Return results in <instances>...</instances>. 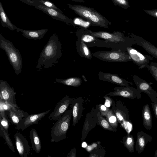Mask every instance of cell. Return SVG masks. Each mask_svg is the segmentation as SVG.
<instances>
[{"mask_svg": "<svg viewBox=\"0 0 157 157\" xmlns=\"http://www.w3.org/2000/svg\"><path fill=\"white\" fill-rule=\"evenodd\" d=\"M88 30L96 37L95 42L89 47L94 46L127 50V47L136 45L135 41L130 36H125L123 33L120 32L110 33L101 31L94 32L89 29Z\"/></svg>", "mask_w": 157, "mask_h": 157, "instance_id": "6da1fadb", "label": "cell"}, {"mask_svg": "<svg viewBox=\"0 0 157 157\" xmlns=\"http://www.w3.org/2000/svg\"><path fill=\"white\" fill-rule=\"evenodd\" d=\"M62 51V44L57 36L52 35L40 55L36 68L40 70L52 67L61 57Z\"/></svg>", "mask_w": 157, "mask_h": 157, "instance_id": "7a4b0ae2", "label": "cell"}, {"mask_svg": "<svg viewBox=\"0 0 157 157\" xmlns=\"http://www.w3.org/2000/svg\"><path fill=\"white\" fill-rule=\"evenodd\" d=\"M69 7L81 17L90 23L91 25L108 28L111 23L94 8L81 5L68 4Z\"/></svg>", "mask_w": 157, "mask_h": 157, "instance_id": "3957f363", "label": "cell"}, {"mask_svg": "<svg viewBox=\"0 0 157 157\" xmlns=\"http://www.w3.org/2000/svg\"><path fill=\"white\" fill-rule=\"evenodd\" d=\"M0 48L4 50L17 75H19L22 71L23 61L19 50L16 49L13 43L5 39L0 34Z\"/></svg>", "mask_w": 157, "mask_h": 157, "instance_id": "277c9868", "label": "cell"}, {"mask_svg": "<svg viewBox=\"0 0 157 157\" xmlns=\"http://www.w3.org/2000/svg\"><path fill=\"white\" fill-rule=\"evenodd\" d=\"M72 116V111L68 109L57 120L51 128V142L57 143L67 138Z\"/></svg>", "mask_w": 157, "mask_h": 157, "instance_id": "5b68a950", "label": "cell"}, {"mask_svg": "<svg viewBox=\"0 0 157 157\" xmlns=\"http://www.w3.org/2000/svg\"><path fill=\"white\" fill-rule=\"evenodd\" d=\"M93 56L102 61L108 62L120 63L132 61L127 51L125 50L113 49L109 51H97L93 54Z\"/></svg>", "mask_w": 157, "mask_h": 157, "instance_id": "8992f818", "label": "cell"}, {"mask_svg": "<svg viewBox=\"0 0 157 157\" xmlns=\"http://www.w3.org/2000/svg\"><path fill=\"white\" fill-rule=\"evenodd\" d=\"M114 91L109 93L108 95L111 96H120L135 99L141 98V92L137 89L132 86H121L116 87Z\"/></svg>", "mask_w": 157, "mask_h": 157, "instance_id": "52a82bcc", "label": "cell"}, {"mask_svg": "<svg viewBox=\"0 0 157 157\" xmlns=\"http://www.w3.org/2000/svg\"><path fill=\"white\" fill-rule=\"evenodd\" d=\"M126 49L132 61L138 66L139 69L147 67L153 60L152 57L142 54L132 47H127Z\"/></svg>", "mask_w": 157, "mask_h": 157, "instance_id": "ba28073f", "label": "cell"}, {"mask_svg": "<svg viewBox=\"0 0 157 157\" xmlns=\"http://www.w3.org/2000/svg\"><path fill=\"white\" fill-rule=\"evenodd\" d=\"M0 98L14 107H18L16 102V93L5 80H0Z\"/></svg>", "mask_w": 157, "mask_h": 157, "instance_id": "9c48e42d", "label": "cell"}, {"mask_svg": "<svg viewBox=\"0 0 157 157\" xmlns=\"http://www.w3.org/2000/svg\"><path fill=\"white\" fill-rule=\"evenodd\" d=\"M133 79L140 92L147 94L152 102L157 101V92L152 88L149 83L136 75L133 76Z\"/></svg>", "mask_w": 157, "mask_h": 157, "instance_id": "30bf717a", "label": "cell"}, {"mask_svg": "<svg viewBox=\"0 0 157 157\" xmlns=\"http://www.w3.org/2000/svg\"><path fill=\"white\" fill-rule=\"evenodd\" d=\"M51 110L50 109L45 112L35 114H28L16 125V128L17 130L21 129L22 131H23L29 127L37 124L40 121L49 113Z\"/></svg>", "mask_w": 157, "mask_h": 157, "instance_id": "8fae6325", "label": "cell"}, {"mask_svg": "<svg viewBox=\"0 0 157 157\" xmlns=\"http://www.w3.org/2000/svg\"><path fill=\"white\" fill-rule=\"evenodd\" d=\"M72 99L66 95L56 105L54 110L48 117L51 121H57L61 117L70 105Z\"/></svg>", "mask_w": 157, "mask_h": 157, "instance_id": "7c38bea8", "label": "cell"}, {"mask_svg": "<svg viewBox=\"0 0 157 157\" xmlns=\"http://www.w3.org/2000/svg\"><path fill=\"white\" fill-rule=\"evenodd\" d=\"M35 5L34 6L36 8L42 11L54 19L65 22L67 24H71L74 27L76 26V25L74 23L73 20L64 15L62 13L54 9L42 5Z\"/></svg>", "mask_w": 157, "mask_h": 157, "instance_id": "4fadbf2b", "label": "cell"}, {"mask_svg": "<svg viewBox=\"0 0 157 157\" xmlns=\"http://www.w3.org/2000/svg\"><path fill=\"white\" fill-rule=\"evenodd\" d=\"M16 148L21 157H28L30 152L31 147L27 140L20 132H17L14 135Z\"/></svg>", "mask_w": 157, "mask_h": 157, "instance_id": "5bb4252c", "label": "cell"}, {"mask_svg": "<svg viewBox=\"0 0 157 157\" xmlns=\"http://www.w3.org/2000/svg\"><path fill=\"white\" fill-rule=\"evenodd\" d=\"M130 36L134 40L136 45L143 48L148 53L157 59V47L142 37L131 33Z\"/></svg>", "mask_w": 157, "mask_h": 157, "instance_id": "9a60e30c", "label": "cell"}, {"mask_svg": "<svg viewBox=\"0 0 157 157\" xmlns=\"http://www.w3.org/2000/svg\"><path fill=\"white\" fill-rule=\"evenodd\" d=\"M98 78L100 80L116 84L121 86H128L129 82L118 75L101 71L99 72Z\"/></svg>", "mask_w": 157, "mask_h": 157, "instance_id": "2e32d148", "label": "cell"}, {"mask_svg": "<svg viewBox=\"0 0 157 157\" xmlns=\"http://www.w3.org/2000/svg\"><path fill=\"white\" fill-rule=\"evenodd\" d=\"M83 100L81 97L72 99L70 105L72 108L73 126L75 125L81 118L83 110Z\"/></svg>", "mask_w": 157, "mask_h": 157, "instance_id": "e0dca14e", "label": "cell"}, {"mask_svg": "<svg viewBox=\"0 0 157 157\" xmlns=\"http://www.w3.org/2000/svg\"><path fill=\"white\" fill-rule=\"evenodd\" d=\"M151 136L142 130L138 132L136 138L135 148L139 154H140L144 150L147 144L152 140Z\"/></svg>", "mask_w": 157, "mask_h": 157, "instance_id": "ac0fdd59", "label": "cell"}, {"mask_svg": "<svg viewBox=\"0 0 157 157\" xmlns=\"http://www.w3.org/2000/svg\"><path fill=\"white\" fill-rule=\"evenodd\" d=\"M17 32H21L22 34L26 38L33 40H40L44 36L48 31L47 29L36 30H30L23 29L17 28Z\"/></svg>", "mask_w": 157, "mask_h": 157, "instance_id": "d6986e66", "label": "cell"}, {"mask_svg": "<svg viewBox=\"0 0 157 157\" xmlns=\"http://www.w3.org/2000/svg\"><path fill=\"white\" fill-rule=\"evenodd\" d=\"M8 111L13 122L17 125L22 119L29 113L21 110L19 107H15L10 105Z\"/></svg>", "mask_w": 157, "mask_h": 157, "instance_id": "ffe728a7", "label": "cell"}, {"mask_svg": "<svg viewBox=\"0 0 157 157\" xmlns=\"http://www.w3.org/2000/svg\"><path fill=\"white\" fill-rule=\"evenodd\" d=\"M78 39L85 42L88 47L94 43L96 40V37L91 34L86 28L82 27L76 32Z\"/></svg>", "mask_w": 157, "mask_h": 157, "instance_id": "44dd1931", "label": "cell"}, {"mask_svg": "<svg viewBox=\"0 0 157 157\" xmlns=\"http://www.w3.org/2000/svg\"><path fill=\"white\" fill-rule=\"evenodd\" d=\"M142 114L143 124L144 128L148 130H151L152 126V117L148 104H146L143 106Z\"/></svg>", "mask_w": 157, "mask_h": 157, "instance_id": "7402d4cb", "label": "cell"}, {"mask_svg": "<svg viewBox=\"0 0 157 157\" xmlns=\"http://www.w3.org/2000/svg\"><path fill=\"white\" fill-rule=\"evenodd\" d=\"M76 45L77 52L81 57L89 59H91L92 58L93 55L85 42L78 39Z\"/></svg>", "mask_w": 157, "mask_h": 157, "instance_id": "603a6c76", "label": "cell"}, {"mask_svg": "<svg viewBox=\"0 0 157 157\" xmlns=\"http://www.w3.org/2000/svg\"><path fill=\"white\" fill-rule=\"evenodd\" d=\"M32 148L37 154L39 153L42 146L40 137L35 129L32 128L29 133Z\"/></svg>", "mask_w": 157, "mask_h": 157, "instance_id": "cb8c5ba5", "label": "cell"}, {"mask_svg": "<svg viewBox=\"0 0 157 157\" xmlns=\"http://www.w3.org/2000/svg\"><path fill=\"white\" fill-rule=\"evenodd\" d=\"M0 22L2 25L8 28L12 31L17 29V28L10 21L7 16L0 1Z\"/></svg>", "mask_w": 157, "mask_h": 157, "instance_id": "d4e9b609", "label": "cell"}, {"mask_svg": "<svg viewBox=\"0 0 157 157\" xmlns=\"http://www.w3.org/2000/svg\"><path fill=\"white\" fill-rule=\"evenodd\" d=\"M115 114L118 121L122 124L124 121L129 120V115L127 109L123 106L121 108L114 109Z\"/></svg>", "mask_w": 157, "mask_h": 157, "instance_id": "484cf974", "label": "cell"}, {"mask_svg": "<svg viewBox=\"0 0 157 157\" xmlns=\"http://www.w3.org/2000/svg\"><path fill=\"white\" fill-rule=\"evenodd\" d=\"M55 81L64 85L74 87L80 86L82 82L81 79L79 77H72L64 79L56 78Z\"/></svg>", "mask_w": 157, "mask_h": 157, "instance_id": "4316f807", "label": "cell"}, {"mask_svg": "<svg viewBox=\"0 0 157 157\" xmlns=\"http://www.w3.org/2000/svg\"><path fill=\"white\" fill-rule=\"evenodd\" d=\"M124 145L128 151L131 153L134 152L135 148V140L133 136L128 134L124 136L122 139Z\"/></svg>", "mask_w": 157, "mask_h": 157, "instance_id": "83f0119b", "label": "cell"}, {"mask_svg": "<svg viewBox=\"0 0 157 157\" xmlns=\"http://www.w3.org/2000/svg\"><path fill=\"white\" fill-rule=\"evenodd\" d=\"M0 136L3 138L11 151L13 152H15L13 144L10 137V134L8 132L6 131L1 125H0Z\"/></svg>", "mask_w": 157, "mask_h": 157, "instance_id": "f1b7e54d", "label": "cell"}, {"mask_svg": "<svg viewBox=\"0 0 157 157\" xmlns=\"http://www.w3.org/2000/svg\"><path fill=\"white\" fill-rule=\"evenodd\" d=\"M105 117L114 131H116L118 125V122L117 119L115 114L112 110L109 109Z\"/></svg>", "mask_w": 157, "mask_h": 157, "instance_id": "f546056e", "label": "cell"}, {"mask_svg": "<svg viewBox=\"0 0 157 157\" xmlns=\"http://www.w3.org/2000/svg\"><path fill=\"white\" fill-rule=\"evenodd\" d=\"M31 1L33 3L37 4H36L42 5L47 7L54 9L63 13L62 11L60 9L52 2L48 0H33Z\"/></svg>", "mask_w": 157, "mask_h": 157, "instance_id": "4dcf8cb0", "label": "cell"}, {"mask_svg": "<svg viewBox=\"0 0 157 157\" xmlns=\"http://www.w3.org/2000/svg\"><path fill=\"white\" fill-rule=\"evenodd\" d=\"M147 68L153 77L157 82V63L151 62L147 66Z\"/></svg>", "mask_w": 157, "mask_h": 157, "instance_id": "1f68e13d", "label": "cell"}, {"mask_svg": "<svg viewBox=\"0 0 157 157\" xmlns=\"http://www.w3.org/2000/svg\"><path fill=\"white\" fill-rule=\"evenodd\" d=\"M98 119L100 125L103 128L108 130L114 131L107 120L104 118L102 116H100Z\"/></svg>", "mask_w": 157, "mask_h": 157, "instance_id": "d6a6232c", "label": "cell"}, {"mask_svg": "<svg viewBox=\"0 0 157 157\" xmlns=\"http://www.w3.org/2000/svg\"><path fill=\"white\" fill-rule=\"evenodd\" d=\"M115 6H119L125 9L130 6L128 0H111Z\"/></svg>", "mask_w": 157, "mask_h": 157, "instance_id": "836d02e7", "label": "cell"}, {"mask_svg": "<svg viewBox=\"0 0 157 157\" xmlns=\"http://www.w3.org/2000/svg\"><path fill=\"white\" fill-rule=\"evenodd\" d=\"M0 120L1 125L6 131L8 132L9 124L8 121L6 118L5 113L0 114Z\"/></svg>", "mask_w": 157, "mask_h": 157, "instance_id": "e575fe53", "label": "cell"}, {"mask_svg": "<svg viewBox=\"0 0 157 157\" xmlns=\"http://www.w3.org/2000/svg\"><path fill=\"white\" fill-rule=\"evenodd\" d=\"M10 104L6 102L0 98V114L5 113V111H7L10 108Z\"/></svg>", "mask_w": 157, "mask_h": 157, "instance_id": "d590c367", "label": "cell"}, {"mask_svg": "<svg viewBox=\"0 0 157 157\" xmlns=\"http://www.w3.org/2000/svg\"><path fill=\"white\" fill-rule=\"evenodd\" d=\"M98 109L102 116L105 117L109 110V109L108 107L106 106L105 105L102 104L99 105Z\"/></svg>", "mask_w": 157, "mask_h": 157, "instance_id": "8d00e7d4", "label": "cell"}, {"mask_svg": "<svg viewBox=\"0 0 157 157\" xmlns=\"http://www.w3.org/2000/svg\"><path fill=\"white\" fill-rule=\"evenodd\" d=\"M144 11L152 17L157 18V9L155 10H145Z\"/></svg>", "mask_w": 157, "mask_h": 157, "instance_id": "74e56055", "label": "cell"}, {"mask_svg": "<svg viewBox=\"0 0 157 157\" xmlns=\"http://www.w3.org/2000/svg\"><path fill=\"white\" fill-rule=\"evenodd\" d=\"M104 98L105 99V105L107 107L109 108L112 104V101L111 98L107 96H105Z\"/></svg>", "mask_w": 157, "mask_h": 157, "instance_id": "f35d334b", "label": "cell"}, {"mask_svg": "<svg viewBox=\"0 0 157 157\" xmlns=\"http://www.w3.org/2000/svg\"><path fill=\"white\" fill-rule=\"evenodd\" d=\"M152 107L153 108L155 116L157 119V101L155 102H152Z\"/></svg>", "mask_w": 157, "mask_h": 157, "instance_id": "ab89813d", "label": "cell"}, {"mask_svg": "<svg viewBox=\"0 0 157 157\" xmlns=\"http://www.w3.org/2000/svg\"><path fill=\"white\" fill-rule=\"evenodd\" d=\"M97 146V144L95 143H94L92 145L86 147V149L88 151H90L92 150L94 147Z\"/></svg>", "mask_w": 157, "mask_h": 157, "instance_id": "60d3db41", "label": "cell"}, {"mask_svg": "<svg viewBox=\"0 0 157 157\" xmlns=\"http://www.w3.org/2000/svg\"><path fill=\"white\" fill-rule=\"evenodd\" d=\"M72 1H73L76 2H80L82 3H84L85 1L84 0H70Z\"/></svg>", "mask_w": 157, "mask_h": 157, "instance_id": "b9f144b4", "label": "cell"}, {"mask_svg": "<svg viewBox=\"0 0 157 157\" xmlns=\"http://www.w3.org/2000/svg\"><path fill=\"white\" fill-rule=\"evenodd\" d=\"M82 147L86 148L87 146V144L86 142H83L82 144Z\"/></svg>", "mask_w": 157, "mask_h": 157, "instance_id": "7bdbcfd3", "label": "cell"}, {"mask_svg": "<svg viewBox=\"0 0 157 157\" xmlns=\"http://www.w3.org/2000/svg\"><path fill=\"white\" fill-rule=\"evenodd\" d=\"M154 157H157V149L155 153Z\"/></svg>", "mask_w": 157, "mask_h": 157, "instance_id": "ee69618b", "label": "cell"}]
</instances>
